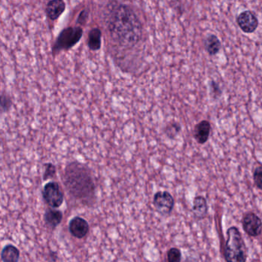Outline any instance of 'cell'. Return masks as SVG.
<instances>
[{
  "label": "cell",
  "instance_id": "8992f818",
  "mask_svg": "<svg viewBox=\"0 0 262 262\" xmlns=\"http://www.w3.org/2000/svg\"><path fill=\"white\" fill-rule=\"evenodd\" d=\"M174 199L167 191H159L153 196V205L161 214H170L174 207Z\"/></svg>",
  "mask_w": 262,
  "mask_h": 262
},
{
  "label": "cell",
  "instance_id": "6da1fadb",
  "mask_svg": "<svg viewBox=\"0 0 262 262\" xmlns=\"http://www.w3.org/2000/svg\"><path fill=\"white\" fill-rule=\"evenodd\" d=\"M107 22L112 38L120 45L133 47L142 38V23L127 5H113Z\"/></svg>",
  "mask_w": 262,
  "mask_h": 262
},
{
  "label": "cell",
  "instance_id": "9c48e42d",
  "mask_svg": "<svg viewBox=\"0 0 262 262\" xmlns=\"http://www.w3.org/2000/svg\"><path fill=\"white\" fill-rule=\"evenodd\" d=\"M69 231L75 237L82 239L88 233V223L83 218L76 216L69 222Z\"/></svg>",
  "mask_w": 262,
  "mask_h": 262
},
{
  "label": "cell",
  "instance_id": "ba28073f",
  "mask_svg": "<svg viewBox=\"0 0 262 262\" xmlns=\"http://www.w3.org/2000/svg\"><path fill=\"white\" fill-rule=\"evenodd\" d=\"M237 23L245 33H252L258 26V20L251 11H245L237 16Z\"/></svg>",
  "mask_w": 262,
  "mask_h": 262
},
{
  "label": "cell",
  "instance_id": "ac0fdd59",
  "mask_svg": "<svg viewBox=\"0 0 262 262\" xmlns=\"http://www.w3.org/2000/svg\"><path fill=\"white\" fill-rule=\"evenodd\" d=\"M12 99L9 95L1 93L0 94V111L7 112L12 107Z\"/></svg>",
  "mask_w": 262,
  "mask_h": 262
},
{
  "label": "cell",
  "instance_id": "52a82bcc",
  "mask_svg": "<svg viewBox=\"0 0 262 262\" xmlns=\"http://www.w3.org/2000/svg\"><path fill=\"white\" fill-rule=\"evenodd\" d=\"M242 226L244 231L251 237H256L262 231V222L260 218L253 212L247 213L243 217Z\"/></svg>",
  "mask_w": 262,
  "mask_h": 262
},
{
  "label": "cell",
  "instance_id": "9a60e30c",
  "mask_svg": "<svg viewBox=\"0 0 262 262\" xmlns=\"http://www.w3.org/2000/svg\"><path fill=\"white\" fill-rule=\"evenodd\" d=\"M101 31L98 28L92 29L89 32L87 45L91 51H98L101 47Z\"/></svg>",
  "mask_w": 262,
  "mask_h": 262
},
{
  "label": "cell",
  "instance_id": "7c38bea8",
  "mask_svg": "<svg viewBox=\"0 0 262 262\" xmlns=\"http://www.w3.org/2000/svg\"><path fill=\"white\" fill-rule=\"evenodd\" d=\"M63 215L60 210L49 208L44 215V219L47 226L52 228H56L62 220Z\"/></svg>",
  "mask_w": 262,
  "mask_h": 262
},
{
  "label": "cell",
  "instance_id": "5b68a950",
  "mask_svg": "<svg viewBox=\"0 0 262 262\" xmlns=\"http://www.w3.org/2000/svg\"><path fill=\"white\" fill-rule=\"evenodd\" d=\"M41 194L44 202L51 208H59L64 202V193L57 182H47L43 187Z\"/></svg>",
  "mask_w": 262,
  "mask_h": 262
},
{
  "label": "cell",
  "instance_id": "ffe728a7",
  "mask_svg": "<svg viewBox=\"0 0 262 262\" xmlns=\"http://www.w3.org/2000/svg\"><path fill=\"white\" fill-rule=\"evenodd\" d=\"M167 259H168V262H180V251L178 248H171L167 253Z\"/></svg>",
  "mask_w": 262,
  "mask_h": 262
},
{
  "label": "cell",
  "instance_id": "3957f363",
  "mask_svg": "<svg viewBox=\"0 0 262 262\" xmlns=\"http://www.w3.org/2000/svg\"><path fill=\"white\" fill-rule=\"evenodd\" d=\"M225 258L226 262H246V248L240 231L236 227L227 230Z\"/></svg>",
  "mask_w": 262,
  "mask_h": 262
},
{
  "label": "cell",
  "instance_id": "30bf717a",
  "mask_svg": "<svg viewBox=\"0 0 262 262\" xmlns=\"http://www.w3.org/2000/svg\"><path fill=\"white\" fill-rule=\"evenodd\" d=\"M211 124L208 121H200L196 124L193 130V136L196 142L199 144H204L208 141L211 132Z\"/></svg>",
  "mask_w": 262,
  "mask_h": 262
},
{
  "label": "cell",
  "instance_id": "4fadbf2b",
  "mask_svg": "<svg viewBox=\"0 0 262 262\" xmlns=\"http://www.w3.org/2000/svg\"><path fill=\"white\" fill-rule=\"evenodd\" d=\"M193 212L197 219H203L208 212L206 199L203 196H196L193 200Z\"/></svg>",
  "mask_w": 262,
  "mask_h": 262
},
{
  "label": "cell",
  "instance_id": "d6986e66",
  "mask_svg": "<svg viewBox=\"0 0 262 262\" xmlns=\"http://www.w3.org/2000/svg\"><path fill=\"white\" fill-rule=\"evenodd\" d=\"M181 130V126L178 123H172L165 127L164 132L167 136L170 138L175 137L176 135L179 134Z\"/></svg>",
  "mask_w": 262,
  "mask_h": 262
},
{
  "label": "cell",
  "instance_id": "44dd1931",
  "mask_svg": "<svg viewBox=\"0 0 262 262\" xmlns=\"http://www.w3.org/2000/svg\"><path fill=\"white\" fill-rule=\"evenodd\" d=\"M253 178H254V185H256L257 188L262 190V166H257V168L254 170V175H253Z\"/></svg>",
  "mask_w": 262,
  "mask_h": 262
},
{
  "label": "cell",
  "instance_id": "cb8c5ba5",
  "mask_svg": "<svg viewBox=\"0 0 262 262\" xmlns=\"http://www.w3.org/2000/svg\"><path fill=\"white\" fill-rule=\"evenodd\" d=\"M0 147H1V139H0Z\"/></svg>",
  "mask_w": 262,
  "mask_h": 262
},
{
  "label": "cell",
  "instance_id": "e0dca14e",
  "mask_svg": "<svg viewBox=\"0 0 262 262\" xmlns=\"http://www.w3.org/2000/svg\"><path fill=\"white\" fill-rule=\"evenodd\" d=\"M44 171L43 174V180L53 179L56 175V166L52 162L44 164Z\"/></svg>",
  "mask_w": 262,
  "mask_h": 262
},
{
  "label": "cell",
  "instance_id": "7a4b0ae2",
  "mask_svg": "<svg viewBox=\"0 0 262 262\" xmlns=\"http://www.w3.org/2000/svg\"><path fill=\"white\" fill-rule=\"evenodd\" d=\"M63 182L69 194L75 199L87 204L94 199V176L85 164L78 161L69 162L64 169Z\"/></svg>",
  "mask_w": 262,
  "mask_h": 262
},
{
  "label": "cell",
  "instance_id": "603a6c76",
  "mask_svg": "<svg viewBox=\"0 0 262 262\" xmlns=\"http://www.w3.org/2000/svg\"><path fill=\"white\" fill-rule=\"evenodd\" d=\"M87 17H88V12L86 10H83L80 14L79 17H78V23L84 24L87 20Z\"/></svg>",
  "mask_w": 262,
  "mask_h": 262
},
{
  "label": "cell",
  "instance_id": "8fae6325",
  "mask_svg": "<svg viewBox=\"0 0 262 262\" xmlns=\"http://www.w3.org/2000/svg\"><path fill=\"white\" fill-rule=\"evenodd\" d=\"M66 5L63 0H51L45 8V13L51 20L58 19L65 10Z\"/></svg>",
  "mask_w": 262,
  "mask_h": 262
},
{
  "label": "cell",
  "instance_id": "7402d4cb",
  "mask_svg": "<svg viewBox=\"0 0 262 262\" xmlns=\"http://www.w3.org/2000/svg\"><path fill=\"white\" fill-rule=\"evenodd\" d=\"M210 88H211V93H212L215 98L221 96L222 90H221L220 87H219V84L216 83V81H211V84H210Z\"/></svg>",
  "mask_w": 262,
  "mask_h": 262
},
{
  "label": "cell",
  "instance_id": "5bb4252c",
  "mask_svg": "<svg viewBox=\"0 0 262 262\" xmlns=\"http://www.w3.org/2000/svg\"><path fill=\"white\" fill-rule=\"evenodd\" d=\"M19 256V250L12 245H6L1 252V258L3 262H18Z\"/></svg>",
  "mask_w": 262,
  "mask_h": 262
},
{
  "label": "cell",
  "instance_id": "277c9868",
  "mask_svg": "<svg viewBox=\"0 0 262 262\" xmlns=\"http://www.w3.org/2000/svg\"><path fill=\"white\" fill-rule=\"evenodd\" d=\"M83 29L79 26L67 27L63 29L57 38L52 47L53 56L58 55L61 51H67L73 47L81 38Z\"/></svg>",
  "mask_w": 262,
  "mask_h": 262
},
{
  "label": "cell",
  "instance_id": "2e32d148",
  "mask_svg": "<svg viewBox=\"0 0 262 262\" xmlns=\"http://www.w3.org/2000/svg\"><path fill=\"white\" fill-rule=\"evenodd\" d=\"M205 49L210 55H216L221 49V42L216 35H209L205 40Z\"/></svg>",
  "mask_w": 262,
  "mask_h": 262
}]
</instances>
